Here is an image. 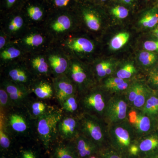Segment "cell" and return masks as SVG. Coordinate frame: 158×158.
<instances>
[{
  "instance_id": "1",
  "label": "cell",
  "mask_w": 158,
  "mask_h": 158,
  "mask_svg": "<svg viewBox=\"0 0 158 158\" xmlns=\"http://www.w3.org/2000/svg\"><path fill=\"white\" fill-rule=\"evenodd\" d=\"M63 115L62 110L50 107L46 113L36 119L37 135L46 148H48L58 135V123Z\"/></svg>"
},
{
  "instance_id": "2",
  "label": "cell",
  "mask_w": 158,
  "mask_h": 158,
  "mask_svg": "<svg viewBox=\"0 0 158 158\" xmlns=\"http://www.w3.org/2000/svg\"><path fill=\"white\" fill-rule=\"evenodd\" d=\"M12 42L26 54L44 52L54 43L44 29L37 28L29 30Z\"/></svg>"
},
{
  "instance_id": "3",
  "label": "cell",
  "mask_w": 158,
  "mask_h": 158,
  "mask_svg": "<svg viewBox=\"0 0 158 158\" xmlns=\"http://www.w3.org/2000/svg\"><path fill=\"white\" fill-rule=\"evenodd\" d=\"M75 25L73 18L69 15L64 13L47 21L44 29L55 43L71 35Z\"/></svg>"
},
{
  "instance_id": "4",
  "label": "cell",
  "mask_w": 158,
  "mask_h": 158,
  "mask_svg": "<svg viewBox=\"0 0 158 158\" xmlns=\"http://www.w3.org/2000/svg\"><path fill=\"white\" fill-rule=\"evenodd\" d=\"M81 134L93 141L96 144L103 141L105 131L98 117L83 113L77 116Z\"/></svg>"
},
{
  "instance_id": "5",
  "label": "cell",
  "mask_w": 158,
  "mask_h": 158,
  "mask_svg": "<svg viewBox=\"0 0 158 158\" xmlns=\"http://www.w3.org/2000/svg\"><path fill=\"white\" fill-rule=\"evenodd\" d=\"M59 46L69 56L75 57L93 52L95 48L93 41L86 37H75L72 34L59 42Z\"/></svg>"
},
{
  "instance_id": "6",
  "label": "cell",
  "mask_w": 158,
  "mask_h": 158,
  "mask_svg": "<svg viewBox=\"0 0 158 158\" xmlns=\"http://www.w3.org/2000/svg\"><path fill=\"white\" fill-rule=\"evenodd\" d=\"M51 74L55 77L65 74L68 71L70 57L60 47H50L44 51Z\"/></svg>"
},
{
  "instance_id": "7",
  "label": "cell",
  "mask_w": 158,
  "mask_h": 158,
  "mask_svg": "<svg viewBox=\"0 0 158 158\" xmlns=\"http://www.w3.org/2000/svg\"><path fill=\"white\" fill-rule=\"evenodd\" d=\"M80 107L84 112L98 117L104 113L106 104L104 96L99 90H89L82 94L79 99Z\"/></svg>"
},
{
  "instance_id": "8",
  "label": "cell",
  "mask_w": 158,
  "mask_h": 158,
  "mask_svg": "<svg viewBox=\"0 0 158 158\" xmlns=\"http://www.w3.org/2000/svg\"><path fill=\"white\" fill-rule=\"evenodd\" d=\"M6 79L25 85L30 88L31 84L37 78L30 70L25 61L21 60L6 65Z\"/></svg>"
},
{
  "instance_id": "9",
  "label": "cell",
  "mask_w": 158,
  "mask_h": 158,
  "mask_svg": "<svg viewBox=\"0 0 158 158\" xmlns=\"http://www.w3.org/2000/svg\"><path fill=\"white\" fill-rule=\"evenodd\" d=\"M69 57V67L65 74L75 85L79 92L83 94L89 90L90 85L88 71L85 66L76 58Z\"/></svg>"
},
{
  "instance_id": "10",
  "label": "cell",
  "mask_w": 158,
  "mask_h": 158,
  "mask_svg": "<svg viewBox=\"0 0 158 158\" xmlns=\"http://www.w3.org/2000/svg\"><path fill=\"white\" fill-rule=\"evenodd\" d=\"M1 85L9 94L12 107H21L27 105L29 95L31 93L29 87L14 83L6 78Z\"/></svg>"
},
{
  "instance_id": "11",
  "label": "cell",
  "mask_w": 158,
  "mask_h": 158,
  "mask_svg": "<svg viewBox=\"0 0 158 158\" xmlns=\"http://www.w3.org/2000/svg\"><path fill=\"white\" fill-rule=\"evenodd\" d=\"M127 114V103L120 97L111 98L106 105L104 115L106 121L111 124L123 121Z\"/></svg>"
},
{
  "instance_id": "12",
  "label": "cell",
  "mask_w": 158,
  "mask_h": 158,
  "mask_svg": "<svg viewBox=\"0 0 158 158\" xmlns=\"http://www.w3.org/2000/svg\"><path fill=\"white\" fill-rule=\"evenodd\" d=\"M52 82L54 96L60 105L69 97L77 94L76 86L65 74L52 78Z\"/></svg>"
},
{
  "instance_id": "13",
  "label": "cell",
  "mask_w": 158,
  "mask_h": 158,
  "mask_svg": "<svg viewBox=\"0 0 158 158\" xmlns=\"http://www.w3.org/2000/svg\"><path fill=\"white\" fill-rule=\"evenodd\" d=\"M29 54L25 62L31 72L37 78L48 77L51 73L44 51Z\"/></svg>"
},
{
  "instance_id": "14",
  "label": "cell",
  "mask_w": 158,
  "mask_h": 158,
  "mask_svg": "<svg viewBox=\"0 0 158 158\" xmlns=\"http://www.w3.org/2000/svg\"><path fill=\"white\" fill-rule=\"evenodd\" d=\"M58 135L64 140L72 141L80 134L77 116L63 114L58 125Z\"/></svg>"
},
{
  "instance_id": "15",
  "label": "cell",
  "mask_w": 158,
  "mask_h": 158,
  "mask_svg": "<svg viewBox=\"0 0 158 158\" xmlns=\"http://www.w3.org/2000/svg\"><path fill=\"white\" fill-rule=\"evenodd\" d=\"M72 141L79 158L89 157L95 152L96 144L81 133Z\"/></svg>"
},
{
  "instance_id": "16",
  "label": "cell",
  "mask_w": 158,
  "mask_h": 158,
  "mask_svg": "<svg viewBox=\"0 0 158 158\" xmlns=\"http://www.w3.org/2000/svg\"><path fill=\"white\" fill-rule=\"evenodd\" d=\"M30 88L31 92H33L40 99H48L54 96L52 82L50 83L41 78H37L31 84Z\"/></svg>"
},
{
  "instance_id": "17",
  "label": "cell",
  "mask_w": 158,
  "mask_h": 158,
  "mask_svg": "<svg viewBox=\"0 0 158 158\" xmlns=\"http://www.w3.org/2000/svg\"><path fill=\"white\" fill-rule=\"evenodd\" d=\"M25 53L12 41L0 51L1 63L6 65L21 59Z\"/></svg>"
},
{
  "instance_id": "18",
  "label": "cell",
  "mask_w": 158,
  "mask_h": 158,
  "mask_svg": "<svg viewBox=\"0 0 158 158\" xmlns=\"http://www.w3.org/2000/svg\"><path fill=\"white\" fill-rule=\"evenodd\" d=\"M110 135L119 147L127 148L130 146L131 141L130 133L127 129L123 126L113 127L111 129Z\"/></svg>"
},
{
  "instance_id": "19",
  "label": "cell",
  "mask_w": 158,
  "mask_h": 158,
  "mask_svg": "<svg viewBox=\"0 0 158 158\" xmlns=\"http://www.w3.org/2000/svg\"><path fill=\"white\" fill-rule=\"evenodd\" d=\"M8 123L11 129L18 134H24L28 129L27 119L24 116L19 113L10 114L8 117Z\"/></svg>"
},
{
  "instance_id": "20",
  "label": "cell",
  "mask_w": 158,
  "mask_h": 158,
  "mask_svg": "<svg viewBox=\"0 0 158 158\" xmlns=\"http://www.w3.org/2000/svg\"><path fill=\"white\" fill-rule=\"evenodd\" d=\"M25 26L24 20L22 16L16 15L11 18L6 24V28L3 31L9 37H13L23 31Z\"/></svg>"
},
{
  "instance_id": "21",
  "label": "cell",
  "mask_w": 158,
  "mask_h": 158,
  "mask_svg": "<svg viewBox=\"0 0 158 158\" xmlns=\"http://www.w3.org/2000/svg\"><path fill=\"white\" fill-rule=\"evenodd\" d=\"M82 16L85 25L90 31L97 32L100 29V19L94 11L89 9H85L82 12Z\"/></svg>"
},
{
  "instance_id": "22",
  "label": "cell",
  "mask_w": 158,
  "mask_h": 158,
  "mask_svg": "<svg viewBox=\"0 0 158 158\" xmlns=\"http://www.w3.org/2000/svg\"><path fill=\"white\" fill-rule=\"evenodd\" d=\"M54 156L56 158H79L73 143L59 144L55 148Z\"/></svg>"
},
{
  "instance_id": "23",
  "label": "cell",
  "mask_w": 158,
  "mask_h": 158,
  "mask_svg": "<svg viewBox=\"0 0 158 158\" xmlns=\"http://www.w3.org/2000/svg\"><path fill=\"white\" fill-rule=\"evenodd\" d=\"M49 108L45 103L40 101L32 102L28 107L30 117L35 120L46 113Z\"/></svg>"
},
{
  "instance_id": "24",
  "label": "cell",
  "mask_w": 158,
  "mask_h": 158,
  "mask_svg": "<svg viewBox=\"0 0 158 158\" xmlns=\"http://www.w3.org/2000/svg\"><path fill=\"white\" fill-rule=\"evenodd\" d=\"M60 106L63 113L74 116L80 106L79 100L77 94L66 98Z\"/></svg>"
},
{
  "instance_id": "25",
  "label": "cell",
  "mask_w": 158,
  "mask_h": 158,
  "mask_svg": "<svg viewBox=\"0 0 158 158\" xmlns=\"http://www.w3.org/2000/svg\"><path fill=\"white\" fill-rule=\"evenodd\" d=\"M128 84L124 80L118 77L109 78L104 82V87L111 91H120L127 89Z\"/></svg>"
},
{
  "instance_id": "26",
  "label": "cell",
  "mask_w": 158,
  "mask_h": 158,
  "mask_svg": "<svg viewBox=\"0 0 158 158\" xmlns=\"http://www.w3.org/2000/svg\"><path fill=\"white\" fill-rule=\"evenodd\" d=\"M139 23L145 28L154 27L158 23V13L155 9H151L143 14Z\"/></svg>"
},
{
  "instance_id": "27",
  "label": "cell",
  "mask_w": 158,
  "mask_h": 158,
  "mask_svg": "<svg viewBox=\"0 0 158 158\" xmlns=\"http://www.w3.org/2000/svg\"><path fill=\"white\" fill-rule=\"evenodd\" d=\"M4 114L1 112V120H0V145L3 149H7L10 146L11 141L6 130V122Z\"/></svg>"
},
{
  "instance_id": "28",
  "label": "cell",
  "mask_w": 158,
  "mask_h": 158,
  "mask_svg": "<svg viewBox=\"0 0 158 158\" xmlns=\"http://www.w3.org/2000/svg\"><path fill=\"white\" fill-rule=\"evenodd\" d=\"M129 34L127 32H122L117 34L111 40L110 43V47L113 50L120 49L128 41Z\"/></svg>"
},
{
  "instance_id": "29",
  "label": "cell",
  "mask_w": 158,
  "mask_h": 158,
  "mask_svg": "<svg viewBox=\"0 0 158 158\" xmlns=\"http://www.w3.org/2000/svg\"><path fill=\"white\" fill-rule=\"evenodd\" d=\"M158 148V137L151 135L141 141L139 149L143 152H149Z\"/></svg>"
},
{
  "instance_id": "30",
  "label": "cell",
  "mask_w": 158,
  "mask_h": 158,
  "mask_svg": "<svg viewBox=\"0 0 158 158\" xmlns=\"http://www.w3.org/2000/svg\"><path fill=\"white\" fill-rule=\"evenodd\" d=\"M134 124L139 132L146 133L150 129V119L149 117L142 114H138L137 119Z\"/></svg>"
},
{
  "instance_id": "31",
  "label": "cell",
  "mask_w": 158,
  "mask_h": 158,
  "mask_svg": "<svg viewBox=\"0 0 158 158\" xmlns=\"http://www.w3.org/2000/svg\"><path fill=\"white\" fill-rule=\"evenodd\" d=\"M95 70L97 76L99 78H102L112 73L113 70V65L110 62L102 61L96 64Z\"/></svg>"
},
{
  "instance_id": "32",
  "label": "cell",
  "mask_w": 158,
  "mask_h": 158,
  "mask_svg": "<svg viewBox=\"0 0 158 158\" xmlns=\"http://www.w3.org/2000/svg\"><path fill=\"white\" fill-rule=\"evenodd\" d=\"M27 13L30 19L34 22L41 21L44 17V11L39 6H31L27 9Z\"/></svg>"
},
{
  "instance_id": "33",
  "label": "cell",
  "mask_w": 158,
  "mask_h": 158,
  "mask_svg": "<svg viewBox=\"0 0 158 158\" xmlns=\"http://www.w3.org/2000/svg\"><path fill=\"white\" fill-rule=\"evenodd\" d=\"M144 112L149 115H155L158 113V98L150 97L144 105Z\"/></svg>"
},
{
  "instance_id": "34",
  "label": "cell",
  "mask_w": 158,
  "mask_h": 158,
  "mask_svg": "<svg viewBox=\"0 0 158 158\" xmlns=\"http://www.w3.org/2000/svg\"><path fill=\"white\" fill-rule=\"evenodd\" d=\"M138 59L142 65L148 66L155 63L157 59V56L152 52L144 51L139 54Z\"/></svg>"
},
{
  "instance_id": "35",
  "label": "cell",
  "mask_w": 158,
  "mask_h": 158,
  "mask_svg": "<svg viewBox=\"0 0 158 158\" xmlns=\"http://www.w3.org/2000/svg\"><path fill=\"white\" fill-rule=\"evenodd\" d=\"M136 69L132 64L128 63L120 69L116 73L117 77L123 80L130 78L135 73Z\"/></svg>"
},
{
  "instance_id": "36",
  "label": "cell",
  "mask_w": 158,
  "mask_h": 158,
  "mask_svg": "<svg viewBox=\"0 0 158 158\" xmlns=\"http://www.w3.org/2000/svg\"><path fill=\"white\" fill-rule=\"evenodd\" d=\"M0 106L2 111L12 107L9 94L2 85L0 88Z\"/></svg>"
},
{
  "instance_id": "37",
  "label": "cell",
  "mask_w": 158,
  "mask_h": 158,
  "mask_svg": "<svg viewBox=\"0 0 158 158\" xmlns=\"http://www.w3.org/2000/svg\"><path fill=\"white\" fill-rule=\"evenodd\" d=\"M146 98V90L142 85L140 90L137 94L135 100L133 102V104L136 107H142L145 104Z\"/></svg>"
},
{
  "instance_id": "38",
  "label": "cell",
  "mask_w": 158,
  "mask_h": 158,
  "mask_svg": "<svg viewBox=\"0 0 158 158\" xmlns=\"http://www.w3.org/2000/svg\"><path fill=\"white\" fill-rule=\"evenodd\" d=\"M112 14L118 19L126 18L129 14L128 10L123 6H117L111 10Z\"/></svg>"
},
{
  "instance_id": "39",
  "label": "cell",
  "mask_w": 158,
  "mask_h": 158,
  "mask_svg": "<svg viewBox=\"0 0 158 158\" xmlns=\"http://www.w3.org/2000/svg\"><path fill=\"white\" fill-rule=\"evenodd\" d=\"M142 85V84L140 83H136L132 85L130 88L128 94V98L131 102L133 103L135 99L136 96L138 94Z\"/></svg>"
},
{
  "instance_id": "40",
  "label": "cell",
  "mask_w": 158,
  "mask_h": 158,
  "mask_svg": "<svg viewBox=\"0 0 158 158\" xmlns=\"http://www.w3.org/2000/svg\"><path fill=\"white\" fill-rule=\"evenodd\" d=\"M144 47L146 51L149 52H158V40L145 41Z\"/></svg>"
},
{
  "instance_id": "41",
  "label": "cell",
  "mask_w": 158,
  "mask_h": 158,
  "mask_svg": "<svg viewBox=\"0 0 158 158\" xmlns=\"http://www.w3.org/2000/svg\"><path fill=\"white\" fill-rule=\"evenodd\" d=\"M9 36L5 33L3 30H1L0 33V50L5 47L10 41H9Z\"/></svg>"
},
{
  "instance_id": "42",
  "label": "cell",
  "mask_w": 158,
  "mask_h": 158,
  "mask_svg": "<svg viewBox=\"0 0 158 158\" xmlns=\"http://www.w3.org/2000/svg\"><path fill=\"white\" fill-rule=\"evenodd\" d=\"M150 81L154 86L158 88V72L152 71L149 73Z\"/></svg>"
},
{
  "instance_id": "43",
  "label": "cell",
  "mask_w": 158,
  "mask_h": 158,
  "mask_svg": "<svg viewBox=\"0 0 158 158\" xmlns=\"http://www.w3.org/2000/svg\"><path fill=\"white\" fill-rule=\"evenodd\" d=\"M70 0H54L55 6L57 7L62 8L68 6Z\"/></svg>"
},
{
  "instance_id": "44",
  "label": "cell",
  "mask_w": 158,
  "mask_h": 158,
  "mask_svg": "<svg viewBox=\"0 0 158 158\" xmlns=\"http://www.w3.org/2000/svg\"><path fill=\"white\" fill-rule=\"evenodd\" d=\"M22 158H36L35 154L30 150L23 151L22 153Z\"/></svg>"
},
{
  "instance_id": "45",
  "label": "cell",
  "mask_w": 158,
  "mask_h": 158,
  "mask_svg": "<svg viewBox=\"0 0 158 158\" xmlns=\"http://www.w3.org/2000/svg\"><path fill=\"white\" fill-rule=\"evenodd\" d=\"M138 114L135 111H132L129 113V120L130 123L134 124L137 119Z\"/></svg>"
},
{
  "instance_id": "46",
  "label": "cell",
  "mask_w": 158,
  "mask_h": 158,
  "mask_svg": "<svg viewBox=\"0 0 158 158\" xmlns=\"http://www.w3.org/2000/svg\"><path fill=\"white\" fill-rule=\"evenodd\" d=\"M130 153L133 155L136 156L139 151V148L135 144L131 145L129 149Z\"/></svg>"
},
{
  "instance_id": "47",
  "label": "cell",
  "mask_w": 158,
  "mask_h": 158,
  "mask_svg": "<svg viewBox=\"0 0 158 158\" xmlns=\"http://www.w3.org/2000/svg\"><path fill=\"white\" fill-rule=\"evenodd\" d=\"M17 0H6V7L8 9H10L11 8L15 2Z\"/></svg>"
},
{
  "instance_id": "48",
  "label": "cell",
  "mask_w": 158,
  "mask_h": 158,
  "mask_svg": "<svg viewBox=\"0 0 158 158\" xmlns=\"http://www.w3.org/2000/svg\"><path fill=\"white\" fill-rule=\"evenodd\" d=\"M103 158H121L120 156L116 153H112L106 155Z\"/></svg>"
},
{
  "instance_id": "49",
  "label": "cell",
  "mask_w": 158,
  "mask_h": 158,
  "mask_svg": "<svg viewBox=\"0 0 158 158\" xmlns=\"http://www.w3.org/2000/svg\"><path fill=\"white\" fill-rule=\"evenodd\" d=\"M154 35L156 36V37H157L158 38V27H157L153 31Z\"/></svg>"
},
{
  "instance_id": "50",
  "label": "cell",
  "mask_w": 158,
  "mask_h": 158,
  "mask_svg": "<svg viewBox=\"0 0 158 158\" xmlns=\"http://www.w3.org/2000/svg\"><path fill=\"white\" fill-rule=\"evenodd\" d=\"M133 0H123V2H124V3H127V4H129V3H130Z\"/></svg>"
},
{
  "instance_id": "51",
  "label": "cell",
  "mask_w": 158,
  "mask_h": 158,
  "mask_svg": "<svg viewBox=\"0 0 158 158\" xmlns=\"http://www.w3.org/2000/svg\"><path fill=\"white\" fill-rule=\"evenodd\" d=\"M87 158H99L98 157L96 156H94L93 155L90 156L89 157Z\"/></svg>"
},
{
  "instance_id": "52",
  "label": "cell",
  "mask_w": 158,
  "mask_h": 158,
  "mask_svg": "<svg viewBox=\"0 0 158 158\" xmlns=\"http://www.w3.org/2000/svg\"><path fill=\"white\" fill-rule=\"evenodd\" d=\"M1 158H7L5 157L2 156V157H1Z\"/></svg>"
},
{
  "instance_id": "53",
  "label": "cell",
  "mask_w": 158,
  "mask_h": 158,
  "mask_svg": "<svg viewBox=\"0 0 158 158\" xmlns=\"http://www.w3.org/2000/svg\"><path fill=\"white\" fill-rule=\"evenodd\" d=\"M102 1V2H104V1H106V0H101Z\"/></svg>"
},
{
  "instance_id": "54",
  "label": "cell",
  "mask_w": 158,
  "mask_h": 158,
  "mask_svg": "<svg viewBox=\"0 0 158 158\" xmlns=\"http://www.w3.org/2000/svg\"><path fill=\"white\" fill-rule=\"evenodd\" d=\"M121 1H123V0H121Z\"/></svg>"
}]
</instances>
